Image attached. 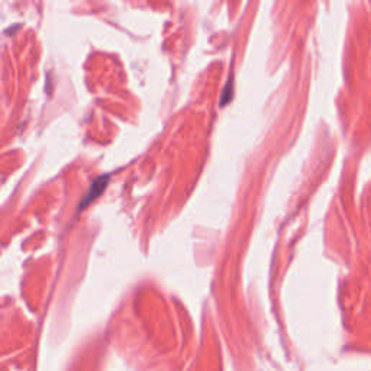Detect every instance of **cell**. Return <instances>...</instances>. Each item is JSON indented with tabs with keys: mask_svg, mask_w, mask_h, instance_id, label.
Listing matches in <instances>:
<instances>
[{
	"mask_svg": "<svg viewBox=\"0 0 371 371\" xmlns=\"http://www.w3.org/2000/svg\"><path fill=\"white\" fill-rule=\"evenodd\" d=\"M109 183V176H101V177H97L93 184L90 186V189L88 192V194H86V197L83 199V202L80 203V208H84V206H88L90 202H93L94 199H97L99 196L102 194V192L106 189V186Z\"/></svg>",
	"mask_w": 371,
	"mask_h": 371,
	"instance_id": "cell-1",
	"label": "cell"
}]
</instances>
